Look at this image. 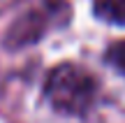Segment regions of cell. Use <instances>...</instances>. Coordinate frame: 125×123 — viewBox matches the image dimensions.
<instances>
[{
	"label": "cell",
	"mask_w": 125,
	"mask_h": 123,
	"mask_svg": "<svg viewBox=\"0 0 125 123\" xmlns=\"http://www.w3.org/2000/svg\"><path fill=\"white\" fill-rule=\"evenodd\" d=\"M46 19H51V12H46V9H42V7L28 12L26 16H21L14 23L12 33H9L12 42L16 46H23V44H28V42H32V40H40L46 33V26H49Z\"/></svg>",
	"instance_id": "2"
},
{
	"label": "cell",
	"mask_w": 125,
	"mask_h": 123,
	"mask_svg": "<svg viewBox=\"0 0 125 123\" xmlns=\"http://www.w3.org/2000/svg\"><path fill=\"white\" fill-rule=\"evenodd\" d=\"M44 95L60 114L83 116L97 98V79L76 63H60L46 74Z\"/></svg>",
	"instance_id": "1"
},
{
	"label": "cell",
	"mask_w": 125,
	"mask_h": 123,
	"mask_svg": "<svg viewBox=\"0 0 125 123\" xmlns=\"http://www.w3.org/2000/svg\"><path fill=\"white\" fill-rule=\"evenodd\" d=\"M107 60L114 63V67L125 74V42H116V44L109 46L107 49Z\"/></svg>",
	"instance_id": "4"
},
{
	"label": "cell",
	"mask_w": 125,
	"mask_h": 123,
	"mask_svg": "<svg viewBox=\"0 0 125 123\" xmlns=\"http://www.w3.org/2000/svg\"><path fill=\"white\" fill-rule=\"evenodd\" d=\"M95 12L114 23H125V0H97Z\"/></svg>",
	"instance_id": "3"
}]
</instances>
